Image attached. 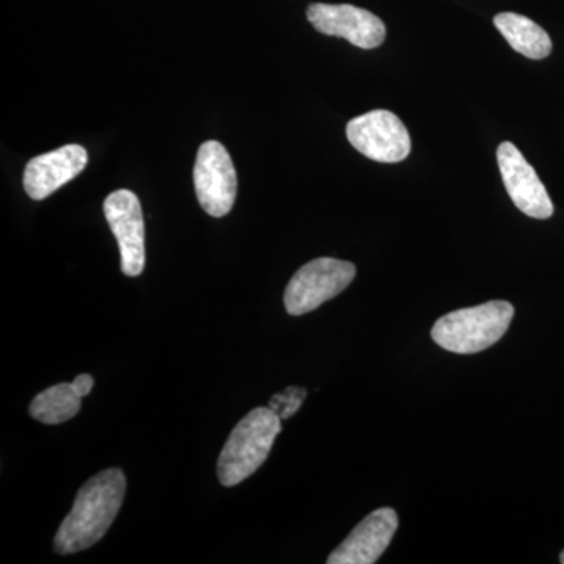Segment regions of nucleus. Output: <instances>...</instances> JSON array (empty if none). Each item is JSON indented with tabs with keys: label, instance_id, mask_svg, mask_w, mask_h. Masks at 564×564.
<instances>
[{
	"label": "nucleus",
	"instance_id": "nucleus-1",
	"mask_svg": "<svg viewBox=\"0 0 564 564\" xmlns=\"http://www.w3.org/2000/svg\"><path fill=\"white\" fill-rule=\"evenodd\" d=\"M126 494L121 469L102 470L77 492L73 510L62 522L54 540L57 554L69 555L98 543L120 513Z\"/></svg>",
	"mask_w": 564,
	"mask_h": 564
},
{
	"label": "nucleus",
	"instance_id": "nucleus-2",
	"mask_svg": "<svg viewBox=\"0 0 564 564\" xmlns=\"http://www.w3.org/2000/svg\"><path fill=\"white\" fill-rule=\"evenodd\" d=\"M281 419L270 408H254L229 434L220 456L217 475L223 486H236L251 477L272 452L281 433Z\"/></svg>",
	"mask_w": 564,
	"mask_h": 564
},
{
	"label": "nucleus",
	"instance_id": "nucleus-3",
	"mask_svg": "<svg viewBox=\"0 0 564 564\" xmlns=\"http://www.w3.org/2000/svg\"><path fill=\"white\" fill-rule=\"evenodd\" d=\"M514 317L513 304L489 302L441 317L433 326L434 343L458 355H474L502 339Z\"/></svg>",
	"mask_w": 564,
	"mask_h": 564
},
{
	"label": "nucleus",
	"instance_id": "nucleus-4",
	"mask_svg": "<svg viewBox=\"0 0 564 564\" xmlns=\"http://www.w3.org/2000/svg\"><path fill=\"white\" fill-rule=\"evenodd\" d=\"M356 276L355 263L318 258L299 270L284 293L285 311L299 315L313 313L323 303L343 293Z\"/></svg>",
	"mask_w": 564,
	"mask_h": 564
},
{
	"label": "nucleus",
	"instance_id": "nucleus-5",
	"mask_svg": "<svg viewBox=\"0 0 564 564\" xmlns=\"http://www.w3.org/2000/svg\"><path fill=\"white\" fill-rule=\"evenodd\" d=\"M193 182L198 202L210 217L228 215L236 203L237 173L220 141H204L196 155Z\"/></svg>",
	"mask_w": 564,
	"mask_h": 564
},
{
	"label": "nucleus",
	"instance_id": "nucleus-6",
	"mask_svg": "<svg viewBox=\"0 0 564 564\" xmlns=\"http://www.w3.org/2000/svg\"><path fill=\"white\" fill-rule=\"evenodd\" d=\"M347 137L355 150L375 162H402L411 152L406 126L389 110H372L356 117L347 124Z\"/></svg>",
	"mask_w": 564,
	"mask_h": 564
},
{
	"label": "nucleus",
	"instance_id": "nucleus-7",
	"mask_svg": "<svg viewBox=\"0 0 564 564\" xmlns=\"http://www.w3.org/2000/svg\"><path fill=\"white\" fill-rule=\"evenodd\" d=\"M104 214L120 247L122 273L139 276L147 262L144 218L139 198L124 188L110 193L104 202Z\"/></svg>",
	"mask_w": 564,
	"mask_h": 564
},
{
	"label": "nucleus",
	"instance_id": "nucleus-8",
	"mask_svg": "<svg viewBox=\"0 0 564 564\" xmlns=\"http://www.w3.org/2000/svg\"><path fill=\"white\" fill-rule=\"evenodd\" d=\"M497 162L505 188L519 210L524 212L527 217L538 220H545L554 215V204L547 188L513 143L503 141L500 144L497 150Z\"/></svg>",
	"mask_w": 564,
	"mask_h": 564
},
{
	"label": "nucleus",
	"instance_id": "nucleus-9",
	"mask_svg": "<svg viewBox=\"0 0 564 564\" xmlns=\"http://www.w3.org/2000/svg\"><path fill=\"white\" fill-rule=\"evenodd\" d=\"M307 20L323 35L339 36L361 50H375L386 39V25L370 11L352 6L313 3L307 9Z\"/></svg>",
	"mask_w": 564,
	"mask_h": 564
},
{
	"label": "nucleus",
	"instance_id": "nucleus-10",
	"mask_svg": "<svg viewBox=\"0 0 564 564\" xmlns=\"http://www.w3.org/2000/svg\"><path fill=\"white\" fill-rule=\"evenodd\" d=\"M399 529V516L392 508H378L352 529L336 551L326 560L328 564H373L384 554Z\"/></svg>",
	"mask_w": 564,
	"mask_h": 564
},
{
	"label": "nucleus",
	"instance_id": "nucleus-11",
	"mask_svg": "<svg viewBox=\"0 0 564 564\" xmlns=\"http://www.w3.org/2000/svg\"><path fill=\"white\" fill-rule=\"evenodd\" d=\"M87 163V150L80 144H66L33 158L24 170L25 192L35 202H41L79 176Z\"/></svg>",
	"mask_w": 564,
	"mask_h": 564
},
{
	"label": "nucleus",
	"instance_id": "nucleus-12",
	"mask_svg": "<svg viewBox=\"0 0 564 564\" xmlns=\"http://www.w3.org/2000/svg\"><path fill=\"white\" fill-rule=\"evenodd\" d=\"M494 24L508 44L524 57L543 61L551 55V36L529 18L518 13H500L494 18Z\"/></svg>",
	"mask_w": 564,
	"mask_h": 564
},
{
	"label": "nucleus",
	"instance_id": "nucleus-13",
	"mask_svg": "<svg viewBox=\"0 0 564 564\" xmlns=\"http://www.w3.org/2000/svg\"><path fill=\"white\" fill-rule=\"evenodd\" d=\"M82 408V395L73 383L52 386L39 393L31 403V415L46 425H57L73 419Z\"/></svg>",
	"mask_w": 564,
	"mask_h": 564
},
{
	"label": "nucleus",
	"instance_id": "nucleus-14",
	"mask_svg": "<svg viewBox=\"0 0 564 564\" xmlns=\"http://www.w3.org/2000/svg\"><path fill=\"white\" fill-rule=\"evenodd\" d=\"M307 391L299 386H291L284 392L276 393L270 400L269 408L273 411L281 421L292 417L293 414L299 413L304 400H306Z\"/></svg>",
	"mask_w": 564,
	"mask_h": 564
},
{
	"label": "nucleus",
	"instance_id": "nucleus-15",
	"mask_svg": "<svg viewBox=\"0 0 564 564\" xmlns=\"http://www.w3.org/2000/svg\"><path fill=\"white\" fill-rule=\"evenodd\" d=\"M73 384L74 388L77 389V392H79L82 397H85L91 392L93 386H95V380H93L91 375L82 373L79 377H76Z\"/></svg>",
	"mask_w": 564,
	"mask_h": 564
},
{
	"label": "nucleus",
	"instance_id": "nucleus-16",
	"mask_svg": "<svg viewBox=\"0 0 564 564\" xmlns=\"http://www.w3.org/2000/svg\"><path fill=\"white\" fill-rule=\"evenodd\" d=\"M560 563L564 564V551L562 552V555H560Z\"/></svg>",
	"mask_w": 564,
	"mask_h": 564
}]
</instances>
